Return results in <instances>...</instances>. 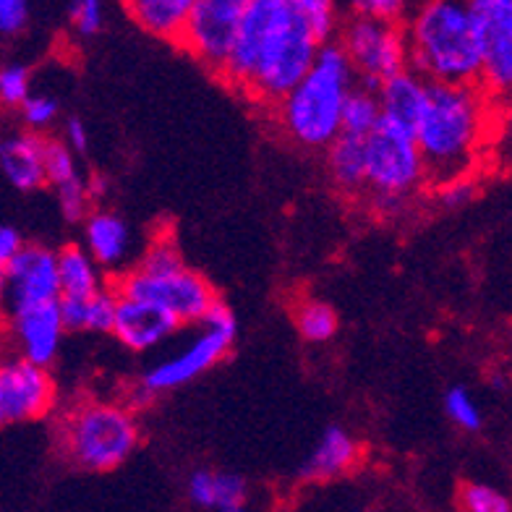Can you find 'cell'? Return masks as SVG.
Segmentation results:
<instances>
[{"instance_id":"41","label":"cell","mask_w":512,"mask_h":512,"mask_svg":"<svg viewBox=\"0 0 512 512\" xmlns=\"http://www.w3.org/2000/svg\"><path fill=\"white\" fill-rule=\"evenodd\" d=\"M6 319V277H3V270H0V324Z\"/></svg>"},{"instance_id":"37","label":"cell","mask_w":512,"mask_h":512,"mask_svg":"<svg viewBox=\"0 0 512 512\" xmlns=\"http://www.w3.org/2000/svg\"><path fill=\"white\" fill-rule=\"evenodd\" d=\"M439 202L445 204V207H463L476 196V181L473 178H460V181H452L442 189H437Z\"/></svg>"},{"instance_id":"2","label":"cell","mask_w":512,"mask_h":512,"mask_svg":"<svg viewBox=\"0 0 512 512\" xmlns=\"http://www.w3.org/2000/svg\"><path fill=\"white\" fill-rule=\"evenodd\" d=\"M403 32L413 74L429 84H479V37L468 3H424L403 24Z\"/></svg>"},{"instance_id":"6","label":"cell","mask_w":512,"mask_h":512,"mask_svg":"<svg viewBox=\"0 0 512 512\" xmlns=\"http://www.w3.org/2000/svg\"><path fill=\"white\" fill-rule=\"evenodd\" d=\"M319 48L322 45L314 40V34L298 14L296 0H272L246 95L264 108H275L309 74Z\"/></svg>"},{"instance_id":"43","label":"cell","mask_w":512,"mask_h":512,"mask_svg":"<svg viewBox=\"0 0 512 512\" xmlns=\"http://www.w3.org/2000/svg\"><path fill=\"white\" fill-rule=\"evenodd\" d=\"M0 351H3V343H0Z\"/></svg>"},{"instance_id":"22","label":"cell","mask_w":512,"mask_h":512,"mask_svg":"<svg viewBox=\"0 0 512 512\" xmlns=\"http://www.w3.org/2000/svg\"><path fill=\"white\" fill-rule=\"evenodd\" d=\"M189 497L202 510L223 512L246 505V481L228 471H196L189 479Z\"/></svg>"},{"instance_id":"12","label":"cell","mask_w":512,"mask_h":512,"mask_svg":"<svg viewBox=\"0 0 512 512\" xmlns=\"http://www.w3.org/2000/svg\"><path fill=\"white\" fill-rule=\"evenodd\" d=\"M481 53L479 87L489 97H502L512 87V3L473 0L468 3Z\"/></svg>"},{"instance_id":"8","label":"cell","mask_w":512,"mask_h":512,"mask_svg":"<svg viewBox=\"0 0 512 512\" xmlns=\"http://www.w3.org/2000/svg\"><path fill=\"white\" fill-rule=\"evenodd\" d=\"M236 314L230 311L228 304L217 298L212 309L204 314L202 332L191 340L181 353L162 358L160 364L147 369L134 387L136 403H149L162 392L176 390L181 384L191 382L194 377L204 374L215 364H220L228 351L236 343Z\"/></svg>"},{"instance_id":"38","label":"cell","mask_w":512,"mask_h":512,"mask_svg":"<svg viewBox=\"0 0 512 512\" xmlns=\"http://www.w3.org/2000/svg\"><path fill=\"white\" fill-rule=\"evenodd\" d=\"M24 246V238L19 236V230L0 225V270H6V264L14 259Z\"/></svg>"},{"instance_id":"19","label":"cell","mask_w":512,"mask_h":512,"mask_svg":"<svg viewBox=\"0 0 512 512\" xmlns=\"http://www.w3.org/2000/svg\"><path fill=\"white\" fill-rule=\"evenodd\" d=\"M42 149H45V136L29 134V131L6 136L0 142V170L19 191H34L45 186Z\"/></svg>"},{"instance_id":"17","label":"cell","mask_w":512,"mask_h":512,"mask_svg":"<svg viewBox=\"0 0 512 512\" xmlns=\"http://www.w3.org/2000/svg\"><path fill=\"white\" fill-rule=\"evenodd\" d=\"M361 460V445L343 426H327L317 447L304 460L298 476L304 481H330L353 471Z\"/></svg>"},{"instance_id":"31","label":"cell","mask_w":512,"mask_h":512,"mask_svg":"<svg viewBox=\"0 0 512 512\" xmlns=\"http://www.w3.org/2000/svg\"><path fill=\"white\" fill-rule=\"evenodd\" d=\"M445 411L465 432H479L481 429L479 405H476V400L471 398V392L465 390V387H452V390H447Z\"/></svg>"},{"instance_id":"42","label":"cell","mask_w":512,"mask_h":512,"mask_svg":"<svg viewBox=\"0 0 512 512\" xmlns=\"http://www.w3.org/2000/svg\"><path fill=\"white\" fill-rule=\"evenodd\" d=\"M223 512H249V507H246V505H236V507H228V510H223Z\"/></svg>"},{"instance_id":"7","label":"cell","mask_w":512,"mask_h":512,"mask_svg":"<svg viewBox=\"0 0 512 512\" xmlns=\"http://www.w3.org/2000/svg\"><path fill=\"white\" fill-rule=\"evenodd\" d=\"M366 194L379 215H400L405 202L424 189V165L413 134L379 121L364 139Z\"/></svg>"},{"instance_id":"24","label":"cell","mask_w":512,"mask_h":512,"mask_svg":"<svg viewBox=\"0 0 512 512\" xmlns=\"http://www.w3.org/2000/svg\"><path fill=\"white\" fill-rule=\"evenodd\" d=\"M382 121L379 113L377 92H371L366 87H353L345 97L343 115H340V134L356 136V139H366Z\"/></svg>"},{"instance_id":"9","label":"cell","mask_w":512,"mask_h":512,"mask_svg":"<svg viewBox=\"0 0 512 512\" xmlns=\"http://www.w3.org/2000/svg\"><path fill=\"white\" fill-rule=\"evenodd\" d=\"M345 58L351 63L353 76L361 79V87L377 92L392 76L408 71V45L403 24L369 19L353 14L340 29V42Z\"/></svg>"},{"instance_id":"36","label":"cell","mask_w":512,"mask_h":512,"mask_svg":"<svg viewBox=\"0 0 512 512\" xmlns=\"http://www.w3.org/2000/svg\"><path fill=\"white\" fill-rule=\"evenodd\" d=\"M356 14L387 21V24H403L405 6L400 0H361V3H356Z\"/></svg>"},{"instance_id":"40","label":"cell","mask_w":512,"mask_h":512,"mask_svg":"<svg viewBox=\"0 0 512 512\" xmlns=\"http://www.w3.org/2000/svg\"><path fill=\"white\" fill-rule=\"evenodd\" d=\"M105 191H108V181L102 176H92L87 181V194L89 199H100V196H105Z\"/></svg>"},{"instance_id":"4","label":"cell","mask_w":512,"mask_h":512,"mask_svg":"<svg viewBox=\"0 0 512 512\" xmlns=\"http://www.w3.org/2000/svg\"><path fill=\"white\" fill-rule=\"evenodd\" d=\"M142 442V424L128 403L84 398L63 408L55 447L81 471L108 473L126 463Z\"/></svg>"},{"instance_id":"14","label":"cell","mask_w":512,"mask_h":512,"mask_svg":"<svg viewBox=\"0 0 512 512\" xmlns=\"http://www.w3.org/2000/svg\"><path fill=\"white\" fill-rule=\"evenodd\" d=\"M6 314L27 306L55 304L61 298L55 251L40 243H24L6 264Z\"/></svg>"},{"instance_id":"18","label":"cell","mask_w":512,"mask_h":512,"mask_svg":"<svg viewBox=\"0 0 512 512\" xmlns=\"http://www.w3.org/2000/svg\"><path fill=\"white\" fill-rule=\"evenodd\" d=\"M84 238L87 254L100 270H118L131 251V228L118 212L95 209L84 217Z\"/></svg>"},{"instance_id":"10","label":"cell","mask_w":512,"mask_h":512,"mask_svg":"<svg viewBox=\"0 0 512 512\" xmlns=\"http://www.w3.org/2000/svg\"><path fill=\"white\" fill-rule=\"evenodd\" d=\"M246 0H191L178 48H183L212 74H223Z\"/></svg>"},{"instance_id":"33","label":"cell","mask_w":512,"mask_h":512,"mask_svg":"<svg viewBox=\"0 0 512 512\" xmlns=\"http://www.w3.org/2000/svg\"><path fill=\"white\" fill-rule=\"evenodd\" d=\"M55 191H58V204H61V212L68 223H81V220L89 215V204H92V199H89L87 194V181H84V178L66 183V186H61V189Z\"/></svg>"},{"instance_id":"39","label":"cell","mask_w":512,"mask_h":512,"mask_svg":"<svg viewBox=\"0 0 512 512\" xmlns=\"http://www.w3.org/2000/svg\"><path fill=\"white\" fill-rule=\"evenodd\" d=\"M63 144H66L71 152H84V149L89 147V131L87 126H84V121L81 118H68L66 121V139H63Z\"/></svg>"},{"instance_id":"13","label":"cell","mask_w":512,"mask_h":512,"mask_svg":"<svg viewBox=\"0 0 512 512\" xmlns=\"http://www.w3.org/2000/svg\"><path fill=\"white\" fill-rule=\"evenodd\" d=\"M63 335L66 330H63L61 314H58V301L8 311L0 324V343H8L14 356L24 358L27 364L40 366V369H50L61 351Z\"/></svg>"},{"instance_id":"21","label":"cell","mask_w":512,"mask_h":512,"mask_svg":"<svg viewBox=\"0 0 512 512\" xmlns=\"http://www.w3.org/2000/svg\"><path fill=\"white\" fill-rule=\"evenodd\" d=\"M327 170L337 191L348 196L366 194V160L364 139L340 134L327 147Z\"/></svg>"},{"instance_id":"29","label":"cell","mask_w":512,"mask_h":512,"mask_svg":"<svg viewBox=\"0 0 512 512\" xmlns=\"http://www.w3.org/2000/svg\"><path fill=\"white\" fill-rule=\"evenodd\" d=\"M29 95H32V68L24 63L0 66V105L21 108Z\"/></svg>"},{"instance_id":"16","label":"cell","mask_w":512,"mask_h":512,"mask_svg":"<svg viewBox=\"0 0 512 512\" xmlns=\"http://www.w3.org/2000/svg\"><path fill=\"white\" fill-rule=\"evenodd\" d=\"M426 100H429V81L413 74L411 68L387 79L377 89L382 121L395 128H403L408 134H413L418 118L426 108Z\"/></svg>"},{"instance_id":"25","label":"cell","mask_w":512,"mask_h":512,"mask_svg":"<svg viewBox=\"0 0 512 512\" xmlns=\"http://www.w3.org/2000/svg\"><path fill=\"white\" fill-rule=\"evenodd\" d=\"M293 322H296V330L301 332L304 340L327 343L330 337H335L340 319H337L335 309L319 298H301L293 309Z\"/></svg>"},{"instance_id":"35","label":"cell","mask_w":512,"mask_h":512,"mask_svg":"<svg viewBox=\"0 0 512 512\" xmlns=\"http://www.w3.org/2000/svg\"><path fill=\"white\" fill-rule=\"evenodd\" d=\"M29 24V6L24 0H0V40L19 37Z\"/></svg>"},{"instance_id":"1","label":"cell","mask_w":512,"mask_h":512,"mask_svg":"<svg viewBox=\"0 0 512 512\" xmlns=\"http://www.w3.org/2000/svg\"><path fill=\"white\" fill-rule=\"evenodd\" d=\"M492 97L479 84H429V100L413 128L424 181L442 189L473 178L489 134Z\"/></svg>"},{"instance_id":"5","label":"cell","mask_w":512,"mask_h":512,"mask_svg":"<svg viewBox=\"0 0 512 512\" xmlns=\"http://www.w3.org/2000/svg\"><path fill=\"white\" fill-rule=\"evenodd\" d=\"M118 296L139 298L170 311L181 324L202 322L217 301L207 277L186 267L173 236H157L142 262L126 270L113 283Z\"/></svg>"},{"instance_id":"34","label":"cell","mask_w":512,"mask_h":512,"mask_svg":"<svg viewBox=\"0 0 512 512\" xmlns=\"http://www.w3.org/2000/svg\"><path fill=\"white\" fill-rule=\"evenodd\" d=\"M68 19L79 37H95L105 24V11H102L100 0H76L68 8Z\"/></svg>"},{"instance_id":"32","label":"cell","mask_w":512,"mask_h":512,"mask_svg":"<svg viewBox=\"0 0 512 512\" xmlns=\"http://www.w3.org/2000/svg\"><path fill=\"white\" fill-rule=\"evenodd\" d=\"M58 113H61V105L53 95H29L27 102L19 108L21 121L29 128V134H40L53 126Z\"/></svg>"},{"instance_id":"27","label":"cell","mask_w":512,"mask_h":512,"mask_svg":"<svg viewBox=\"0 0 512 512\" xmlns=\"http://www.w3.org/2000/svg\"><path fill=\"white\" fill-rule=\"evenodd\" d=\"M296 8L319 45L335 42L340 16H337V8L330 0H296Z\"/></svg>"},{"instance_id":"26","label":"cell","mask_w":512,"mask_h":512,"mask_svg":"<svg viewBox=\"0 0 512 512\" xmlns=\"http://www.w3.org/2000/svg\"><path fill=\"white\" fill-rule=\"evenodd\" d=\"M42 165H45V183L61 189L66 183L79 181L81 170L76 155L61 139H45V149H42Z\"/></svg>"},{"instance_id":"3","label":"cell","mask_w":512,"mask_h":512,"mask_svg":"<svg viewBox=\"0 0 512 512\" xmlns=\"http://www.w3.org/2000/svg\"><path fill=\"white\" fill-rule=\"evenodd\" d=\"M353 87L356 76L343 48L337 42L322 45L309 74L275 105L283 134L306 149L330 147L340 136V115Z\"/></svg>"},{"instance_id":"28","label":"cell","mask_w":512,"mask_h":512,"mask_svg":"<svg viewBox=\"0 0 512 512\" xmlns=\"http://www.w3.org/2000/svg\"><path fill=\"white\" fill-rule=\"evenodd\" d=\"M460 512H512V502L507 494L481 481H465L458 489Z\"/></svg>"},{"instance_id":"15","label":"cell","mask_w":512,"mask_h":512,"mask_svg":"<svg viewBox=\"0 0 512 512\" xmlns=\"http://www.w3.org/2000/svg\"><path fill=\"white\" fill-rule=\"evenodd\" d=\"M178 327H181V322L170 311L149 304V301H139V298L118 296L113 335L126 345L128 351H152L176 335Z\"/></svg>"},{"instance_id":"20","label":"cell","mask_w":512,"mask_h":512,"mask_svg":"<svg viewBox=\"0 0 512 512\" xmlns=\"http://www.w3.org/2000/svg\"><path fill=\"white\" fill-rule=\"evenodd\" d=\"M126 11L147 34L178 45L191 0H134L126 3Z\"/></svg>"},{"instance_id":"30","label":"cell","mask_w":512,"mask_h":512,"mask_svg":"<svg viewBox=\"0 0 512 512\" xmlns=\"http://www.w3.org/2000/svg\"><path fill=\"white\" fill-rule=\"evenodd\" d=\"M115 309H118V293L113 285H105L95 296L87 298V324L84 332H113Z\"/></svg>"},{"instance_id":"23","label":"cell","mask_w":512,"mask_h":512,"mask_svg":"<svg viewBox=\"0 0 512 512\" xmlns=\"http://www.w3.org/2000/svg\"><path fill=\"white\" fill-rule=\"evenodd\" d=\"M55 262H58L61 298H89L105 288L102 270L84 246H66V249L55 251Z\"/></svg>"},{"instance_id":"11","label":"cell","mask_w":512,"mask_h":512,"mask_svg":"<svg viewBox=\"0 0 512 512\" xmlns=\"http://www.w3.org/2000/svg\"><path fill=\"white\" fill-rule=\"evenodd\" d=\"M58 403V384L50 369L19 356H0V429L45 418Z\"/></svg>"}]
</instances>
